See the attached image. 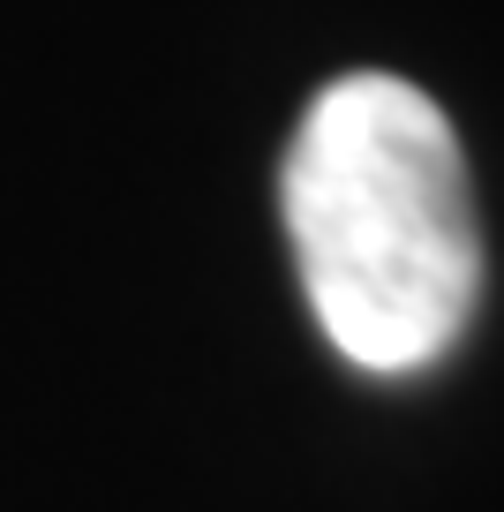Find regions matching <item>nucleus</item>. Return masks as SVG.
<instances>
[{"mask_svg": "<svg viewBox=\"0 0 504 512\" xmlns=\"http://www.w3.org/2000/svg\"><path fill=\"white\" fill-rule=\"evenodd\" d=\"M301 294L331 354L369 377L444 362L474 324L482 234L444 106L407 76H339L294 128L279 166Z\"/></svg>", "mask_w": 504, "mask_h": 512, "instance_id": "1", "label": "nucleus"}]
</instances>
